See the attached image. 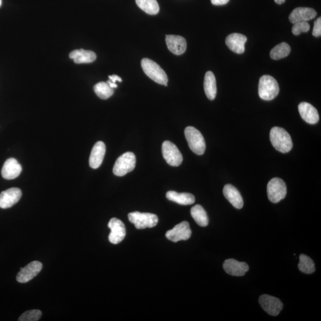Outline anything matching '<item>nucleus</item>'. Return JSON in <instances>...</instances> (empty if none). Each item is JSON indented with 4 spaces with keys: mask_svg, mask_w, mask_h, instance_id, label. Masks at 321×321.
Segmentation results:
<instances>
[{
    "mask_svg": "<svg viewBox=\"0 0 321 321\" xmlns=\"http://www.w3.org/2000/svg\"><path fill=\"white\" fill-rule=\"evenodd\" d=\"M136 5L148 14L155 15L159 11V6L156 0H136Z\"/></svg>",
    "mask_w": 321,
    "mask_h": 321,
    "instance_id": "a878e982",
    "label": "nucleus"
},
{
    "mask_svg": "<svg viewBox=\"0 0 321 321\" xmlns=\"http://www.w3.org/2000/svg\"><path fill=\"white\" fill-rule=\"evenodd\" d=\"M300 115L307 123L315 124L319 120L318 111L309 103L301 102L298 106Z\"/></svg>",
    "mask_w": 321,
    "mask_h": 321,
    "instance_id": "2eb2a0df",
    "label": "nucleus"
},
{
    "mask_svg": "<svg viewBox=\"0 0 321 321\" xmlns=\"http://www.w3.org/2000/svg\"><path fill=\"white\" fill-rule=\"evenodd\" d=\"M42 312L37 309L28 311L20 316L18 319L19 321H37L41 318Z\"/></svg>",
    "mask_w": 321,
    "mask_h": 321,
    "instance_id": "c756f323",
    "label": "nucleus"
},
{
    "mask_svg": "<svg viewBox=\"0 0 321 321\" xmlns=\"http://www.w3.org/2000/svg\"><path fill=\"white\" fill-rule=\"evenodd\" d=\"M317 15L316 11L309 7H297L289 16V20L292 24L299 22H307L314 19Z\"/></svg>",
    "mask_w": 321,
    "mask_h": 321,
    "instance_id": "6ab92c4d",
    "label": "nucleus"
},
{
    "mask_svg": "<svg viewBox=\"0 0 321 321\" xmlns=\"http://www.w3.org/2000/svg\"><path fill=\"white\" fill-rule=\"evenodd\" d=\"M192 235V230L187 221L178 224L171 230L166 233V238L173 242H177L181 240H188Z\"/></svg>",
    "mask_w": 321,
    "mask_h": 321,
    "instance_id": "1a4fd4ad",
    "label": "nucleus"
},
{
    "mask_svg": "<svg viewBox=\"0 0 321 321\" xmlns=\"http://www.w3.org/2000/svg\"><path fill=\"white\" fill-rule=\"evenodd\" d=\"M128 218L137 229L154 227L158 222V217L151 213L133 212L129 213Z\"/></svg>",
    "mask_w": 321,
    "mask_h": 321,
    "instance_id": "423d86ee",
    "label": "nucleus"
},
{
    "mask_svg": "<svg viewBox=\"0 0 321 321\" xmlns=\"http://www.w3.org/2000/svg\"><path fill=\"white\" fill-rule=\"evenodd\" d=\"M109 79L111 80V81L115 83L116 81L120 82H122V79L120 77H119V76L117 75H115L109 76Z\"/></svg>",
    "mask_w": 321,
    "mask_h": 321,
    "instance_id": "72a5a7b5",
    "label": "nucleus"
},
{
    "mask_svg": "<svg viewBox=\"0 0 321 321\" xmlns=\"http://www.w3.org/2000/svg\"><path fill=\"white\" fill-rule=\"evenodd\" d=\"M70 58L76 64L91 63L97 59L96 53L83 49H76L70 53Z\"/></svg>",
    "mask_w": 321,
    "mask_h": 321,
    "instance_id": "4be33fe9",
    "label": "nucleus"
},
{
    "mask_svg": "<svg viewBox=\"0 0 321 321\" xmlns=\"http://www.w3.org/2000/svg\"><path fill=\"white\" fill-rule=\"evenodd\" d=\"M141 66L143 70L149 78L154 80V82L167 86L169 81L167 75L163 68L154 61L149 59H144L141 62Z\"/></svg>",
    "mask_w": 321,
    "mask_h": 321,
    "instance_id": "7ed1b4c3",
    "label": "nucleus"
},
{
    "mask_svg": "<svg viewBox=\"0 0 321 321\" xmlns=\"http://www.w3.org/2000/svg\"><path fill=\"white\" fill-rule=\"evenodd\" d=\"M280 92L278 83L273 76L263 75L260 78L258 86L259 96L263 100L271 101L276 98Z\"/></svg>",
    "mask_w": 321,
    "mask_h": 321,
    "instance_id": "f03ea898",
    "label": "nucleus"
},
{
    "mask_svg": "<svg viewBox=\"0 0 321 321\" xmlns=\"http://www.w3.org/2000/svg\"><path fill=\"white\" fill-rule=\"evenodd\" d=\"M2 0H0V6H2Z\"/></svg>",
    "mask_w": 321,
    "mask_h": 321,
    "instance_id": "e433bc0d",
    "label": "nucleus"
},
{
    "mask_svg": "<svg viewBox=\"0 0 321 321\" xmlns=\"http://www.w3.org/2000/svg\"><path fill=\"white\" fill-rule=\"evenodd\" d=\"M166 41L168 48L174 55L180 56L185 52L187 43L184 38L177 35H167Z\"/></svg>",
    "mask_w": 321,
    "mask_h": 321,
    "instance_id": "f3484780",
    "label": "nucleus"
},
{
    "mask_svg": "<svg viewBox=\"0 0 321 321\" xmlns=\"http://www.w3.org/2000/svg\"><path fill=\"white\" fill-rule=\"evenodd\" d=\"M223 194L225 198L237 209H241L243 206V200L239 191L235 186L228 184L224 186Z\"/></svg>",
    "mask_w": 321,
    "mask_h": 321,
    "instance_id": "412c9836",
    "label": "nucleus"
},
{
    "mask_svg": "<svg viewBox=\"0 0 321 321\" xmlns=\"http://www.w3.org/2000/svg\"><path fill=\"white\" fill-rule=\"evenodd\" d=\"M191 216L195 222L201 227L207 226L209 223L208 217L205 210L200 205H196L191 209Z\"/></svg>",
    "mask_w": 321,
    "mask_h": 321,
    "instance_id": "393cba45",
    "label": "nucleus"
},
{
    "mask_svg": "<svg viewBox=\"0 0 321 321\" xmlns=\"http://www.w3.org/2000/svg\"><path fill=\"white\" fill-rule=\"evenodd\" d=\"M22 195V191L17 187H13L0 193V208L7 209L17 204Z\"/></svg>",
    "mask_w": 321,
    "mask_h": 321,
    "instance_id": "ddd939ff",
    "label": "nucleus"
},
{
    "mask_svg": "<svg viewBox=\"0 0 321 321\" xmlns=\"http://www.w3.org/2000/svg\"><path fill=\"white\" fill-rule=\"evenodd\" d=\"M259 302L263 310L272 316H277L283 308V304L280 299L268 294L260 297Z\"/></svg>",
    "mask_w": 321,
    "mask_h": 321,
    "instance_id": "9d476101",
    "label": "nucleus"
},
{
    "mask_svg": "<svg viewBox=\"0 0 321 321\" xmlns=\"http://www.w3.org/2000/svg\"><path fill=\"white\" fill-rule=\"evenodd\" d=\"M300 262L298 268L299 270L305 274H312L315 272V268L314 262L307 255L301 254L299 257Z\"/></svg>",
    "mask_w": 321,
    "mask_h": 321,
    "instance_id": "c85d7f7f",
    "label": "nucleus"
},
{
    "mask_svg": "<svg viewBox=\"0 0 321 321\" xmlns=\"http://www.w3.org/2000/svg\"><path fill=\"white\" fill-rule=\"evenodd\" d=\"M310 29V25L307 22L295 23L292 28V32L294 35H299L301 33L307 32Z\"/></svg>",
    "mask_w": 321,
    "mask_h": 321,
    "instance_id": "7c9ffc66",
    "label": "nucleus"
},
{
    "mask_svg": "<svg viewBox=\"0 0 321 321\" xmlns=\"http://www.w3.org/2000/svg\"><path fill=\"white\" fill-rule=\"evenodd\" d=\"M107 83H109V85H110V86L111 87H112V88H116V87H117V84L115 83L112 82V81H111L110 80H108V81H107Z\"/></svg>",
    "mask_w": 321,
    "mask_h": 321,
    "instance_id": "f704fd0d",
    "label": "nucleus"
},
{
    "mask_svg": "<svg viewBox=\"0 0 321 321\" xmlns=\"http://www.w3.org/2000/svg\"><path fill=\"white\" fill-rule=\"evenodd\" d=\"M136 163L135 155L131 152H126L116 160L113 168V173L117 176H124L135 169Z\"/></svg>",
    "mask_w": 321,
    "mask_h": 321,
    "instance_id": "39448f33",
    "label": "nucleus"
},
{
    "mask_svg": "<svg viewBox=\"0 0 321 321\" xmlns=\"http://www.w3.org/2000/svg\"><path fill=\"white\" fill-rule=\"evenodd\" d=\"M22 167L16 159L11 158L6 160L2 170V177L6 180H13L21 174Z\"/></svg>",
    "mask_w": 321,
    "mask_h": 321,
    "instance_id": "dca6fc26",
    "label": "nucleus"
},
{
    "mask_svg": "<svg viewBox=\"0 0 321 321\" xmlns=\"http://www.w3.org/2000/svg\"><path fill=\"white\" fill-rule=\"evenodd\" d=\"M223 269L229 275L233 276H243L249 271V265L245 262H240L234 259L225 260Z\"/></svg>",
    "mask_w": 321,
    "mask_h": 321,
    "instance_id": "4468645a",
    "label": "nucleus"
},
{
    "mask_svg": "<svg viewBox=\"0 0 321 321\" xmlns=\"http://www.w3.org/2000/svg\"><path fill=\"white\" fill-rule=\"evenodd\" d=\"M212 5L215 6L224 5L230 0H211Z\"/></svg>",
    "mask_w": 321,
    "mask_h": 321,
    "instance_id": "473e14b6",
    "label": "nucleus"
},
{
    "mask_svg": "<svg viewBox=\"0 0 321 321\" xmlns=\"http://www.w3.org/2000/svg\"><path fill=\"white\" fill-rule=\"evenodd\" d=\"M108 226L111 230L109 236L111 243L117 244L124 240L126 235V227L121 220L113 218L110 220Z\"/></svg>",
    "mask_w": 321,
    "mask_h": 321,
    "instance_id": "9b49d317",
    "label": "nucleus"
},
{
    "mask_svg": "<svg viewBox=\"0 0 321 321\" xmlns=\"http://www.w3.org/2000/svg\"><path fill=\"white\" fill-rule=\"evenodd\" d=\"M274 1L278 4V5H281V4L286 2V0H274Z\"/></svg>",
    "mask_w": 321,
    "mask_h": 321,
    "instance_id": "c9c22d12",
    "label": "nucleus"
},
{
    "mask_svg": "<svg viewBox=\"0 0 321 321\" xmlns=\"http://www.w3.org/2000/svg\"><path fill=\"white\" fill-rule=\"evenodd\" d=\"M106 148L104 142L99 141L95 144L90 158V166L94 169L100 167L104 159Z\"/></svg>",
    "mask_w": 321,
    "mask_h": 321,
    "instance_id": "aec40b11",
    "label": "nucleus"
},
{
    "mask_svg": "<svg viewBox=\"0 0 321 321\" xmlns=\"http://www.w3.org/2000/svg\"><path fill=\"white\" fill-rule=\"evenodd\" d=\"M313 35L315 37H319L321 35V18L319 17L314 23Z\"/></svg>",
    "mask_w": 321,
    "mask_h": 321,
    "instance_id": "2f4dec72",
    "label": "nucleus"
},
{
    "mask_svg": "<svg viewBox=\"0 0 321 321\" xmlns=\"http://www.w3.org/2000/svg\"><path fill=\"white\" fill-rule=\"evenodd\" d=\"M162 152L164 158L170 166L178 167L181 165L183 156L173 143L169 140L164 142L162 145Z\"/></svg>",
    "mask_w": 321,
    "mask_h": 321,
    "instance_id": "6e6552de",
    "label": "nucleus"
},
{
    "mask_svg": "<svg viewBox=\"0 0 321 321\" xmlns=\"http://www.w3.org/2000/svg\"><path fill=\"white\" fill-rule=\"evenodd\" d=\"M185 135L190 150L197 155H203L206 144L202 133L192 126H189L185 129Z\"/></svg>",
    "mask_w": 321,
    "mask_h": 321,
    "instance_id": "20e7f679",
    "label": "nucleus"
},
{
    "mask_svg": "<svg viewBox=\"0 0 321 321\" xmlns=\"http://www.w3.org/2000/svg\"><path fill=\"white\" fill-rule=\"evenodd\" d=\"M204 90L206 97L210 100L216 98L217 88L215 76L211 71L206 73L204 79Z\"/></svg>",
    "mask_w": 321,
    "mask_h": 321,
    "instance_id": "b1692460",
    "label": "nucleus"
},
{
    "mask_svg": "<svg viewBox=\"0 0 321 321\" xmlns=\"http://www.w3.org/2000/svg\"><path fill=\"white\" fill-rule=\"evenodd\" d=\"M42 269L43 264L41 262L37 261L31 262L21 269L20 272L17 275L16 280L21 283H26L35 277L41 272Z\"/></svg>",
    "mask_w": 321,
    "mask_h": 321,
    "instance_id": "f8f14e48",
    "label": "nucleus"
},
{
    "mask_svg": "<svg viewBox=\"0 0 321 321\" xmlns=\"http://www.w3.org/2000/svg\"><path fill=\"white\" fill-rule=\"evenodd\" d=\"M94 90L97 96L102 99H106L112 97L114 94V90L107 82H101L96 84L94 87Z\"/></svg>",
    "mask_w": 321,
    "mask_h": 321,
    "instance_id": "cd10ccee",
    "label": "nucleus"
},
{
    "mask_svg": "<svg viewBox=\"0 0 321 321\" xmlns=\"http://www.w3.org/2000/svg\"><path fill=\"white\" fill-rule=\"evenodd\" d=\"M168 200L175 202L180 205H192L195 202V198L192 194L189 193H178L175 191H169L166 194Z\"/></svg>",
    "mask_w": 321,
    "mask_h": 321,
    "instance_id": "5701e85b",
    "label": "nucleus"
},
{
    "mask_svg": "<svg viewBox=\"0 0 321 321\" xmlns=\"http://www.w3.org/2000/svg\"><path fill=\"white\" fill-rule=\"evenodd\" d=\"M270 137L271 144L278 151L285 154L292 150V139L285 129L274 127L271 130Z\"/></svg>",
    "mask_w": 321,
    "mask_h": 321,
    "instance_id": "f257e3e1",
    "label": "nucleus"
},
{
    "mask_svg": "<svg viewBox=\"0 0 321 321\" xmlns=\"http://www.w3.org/2000/svg\"><path fill=\"white\" fill-rule=\"evenodd\" d=\"M267 194L269 200L276 204L286 197L287 186L285 182L280 178L271 179L267 186Z\"/></svg>",
    "mask_w": 321,
    "mask_h": 321,
    "instance_id": "0eeeda50",
    "label": "nucleus"
},
{
    "mask_svg": "<svg viewBox=\"0 0 321 321\" xmlns=\"http://www.w3.org/2000/svg\"><path fill=\"white\" fill-rule=\"evenodd\" d=\"M247 41L246 36L240 33H232L229 35L226 40H225V44L231 50L238 55L243 53L245 50L244 45Z\"/></svg>",
    "mask_w": 321,
    "mask_h": 321,
    "instance_id": "a211bd4d",
    "label": "nucleus"
},
{
    "mask_svg": "<svg viewBox=\"0 0 321 321\" xmlns=\"http://www.w3.org/2000/svg\"><path fill=\"white\" fill-rule=\"evenodd\" d=\"M291 51V48L286 43H282L274 47L270 52L271 58L273 60H280L288 56Z\"/></svg>",
    "mask_w": 321,
    "mask_h": 321,
    "instance_id": "bb28decb",
    "label": "nucleus"
}]
</instances>
